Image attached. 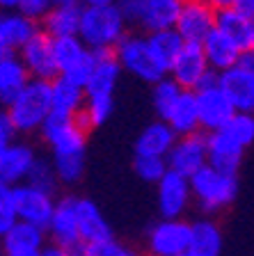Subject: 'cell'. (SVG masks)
Segmentation results:
<instances>
[{
  "instance_id": "obj_1",
  "label": "cell",
  "mask_w": 254,
  "mask_h": 256,
  "mask_svg": "<svg viewBox=\"0 0 254 256\" xmlns=\"http://www.w3.org/2000/svg\"><path fill=\"white\" fill-rule=\"evenodd\" d=\"M5 112L19 133H30L35 128H42L48 114L53 112V82L32 78L30 85L7 106Z\"/></svg>"
},
{
  "instance_id": "obj_2",
  "label": "cell",
  "mask_w": 254,
  "mask_h": 256,
  "mask_svg": "<svg viewBox=\"0 0 254 256\" xmlns=\"http://www.w3.org/2000/svg\"><path fill=\"white\" fill-rule=\"evenodd\" d=\"M78 37L92 50H115L117 44L126 37V18L117 5L108 7H83Z\"/></svg>"
},
{
  "instance_id": "obj_3",
  "label": "cell",
  "mask_w": 254,
  "mask_h": 256,
  "mask_svg": "<svg viewBox=\"0 0 254 256\" xmlns=\"http://www.w3.org/2000/svg\"><path fill=\"white\" fill-rule=\"evenodd\" d=\"M115 55L124 71H128L131 76L144 80V82L156 85V82H160V80H165L169 76L167 66L154 55L147 37L126 34L122 42L117 44Z\"/></svg>"
},
{
  "instance_id": "obj_4",
  "label": "cell",
  "mask_w": 254,
  "mask_h": 256,
  "mask_svg": "<svg viewBox=\"0 0 254 256\" xmlns=\"http://www.w3.org/2000/svg\"><path fill=\"white\" fill-rule=\"evenodd\" d=\"M190 186L192 194L199 199L201 210L206 213H215L220 208L229 206L238 194V178L233 174H222L213 170L211 165L197 172L190 178Z\"/></svg>"
},
{
  "instance_id": "obj_5",
  "label": "cell",
  "mask_w": 254,
  "mask_h": 256,
  "mask_svg": "<svg viewBox=\"0 0 254 256\" xmlns=\"http://www.w3.org/2000/svg\"><path fill=\"white\" fill-rule=\"evenodd\" d=\"M39 130H42V138L53 146V156L85 154L87 128L80 124L78 114H64V112L53 110Z\"/></svg>"
},
{
  "instance_id": "obj_6",
  "label": "cell",
  "mask_w": 254,
  "mask_h": 256,
  "mask_svg": "<svg viewBox=\"0 0 254 256\" xmlns=\"http://www.w3.org/2000/svg\"><path fill=\"white\" fill-rule=\"evenodd\" d=\"M197 103H199V117H201V128H206L208 133L213 130H222L236 114V106L227 96V92L220 85V74L213 71L204 85L195 92Z\"/></svg>"
},
{
  "instance_id": "obj_7",
  "label": "cell",
  "mask_w": 254,
  "mask_h": 256,
  "mask_svg": "<svg viewBox=\"0 0 254 256\" xmlns=\"http://www.w3.org/2000/svg\"><path fill=\"white\" fill-rule=\"evenodd\" d=\"M19 58L23 60V64H26V69L30 71L32 78L48 80V82H53L55 78H60L58 60H55V39L51 34H46L44 30H39L23 46Z\"/></svg>"
},
{
  "instance_id": "obj_8",
  "label": "cell",
  "mask_w": 254,
  "mask_h": 256,
  "mask_svg": "<svg viewBox=\"0 0 254 256\" xmlns=\"http://www.w3.org/2000/svg\"><path fill=\"white\" fill-rule=\"evenodd\" d=\"M217 12L206 0H183L176 30L185 44H204L206 37L215 30Z\"/></svg>"
},
{
  "instance_id": "obj_9",
  "label": "cell",
  "mask_w": 254,
  "mask_h": 256,
  "mask_svg": "<svg viewBox=\"0 0 254 256\" xmlns=\"http://www.w3.org/2000/svg\"><path fill=\"white\" fill-rule=\"evenodd\" d=\"M211 74L213 69L208 64L201 44H185L183 50L176 58V62L169 69V78H174L183 90H190V92L199 90L204 85V80Z\"/></svg>"
},
{
  "instance_id": "obj_10",
  "label": "cell",
  "mask_w": 254,
  "mask_h": 256,
  "mask_svg": "<svg viewBox=\"0 0 254 256\" xmlns=\"http://www.w3.org/2000/svg\"><path fill=\"white\" fill-rule=\"evenodd\" d=\"M167 165H169V170L176 172V174H183V176H188V178H192L197 172L208 165L206 135L192 133V135L179 138L167 156Z\"/></svg>"
},
{
  "instance_id": "obj_11",
  "label": "cell",
  "mask_w": 254,
  "mask_h": 256,
  "mask_svg": "<svg viewBox=\"0 0 254 256\" xmlns=\"http://www.w3.org/2000/svg\"><path fill=\"white\" fill-rule=\"evenodd\" d=\"M14 202H16V213H19L21 222H30L44 231L51 229L58 204H53L48 192L37 190L32 186H14Z\"/></svg>"
},
{
  "instance_id": "obj_12",
  "label": "cell",
  "mask_w": 254,
  "mask_h": 256,
  "mask_svg": "<svg viewBox=\"0 0 254 256\" xmlns=\"http://www.w3.org/2000/svg\"><path fill=\"white\" fill-rule=\"evenodd\" d=\"M192 245V224L181 220H163L149 231V247L154 256H181Z\"/></svg>"
},
{
  "instance_id": "obj_13",
  "label": "cell",
  "mask_w": 254,
  "mask_h": 256,
  "mask_svg": "<svg viewBox=\"0 0 254 256\" xmlns=\"http://www.w3.org/2000/svg\"><path fill=\"white\" fill-rule=\"evenodd\" d=\"M192 194L190 178L169 170L158 183V210L163 220H176L185 210Z\"/></svg>"
},
{
  "instance_id": "obj_14",
  "label": "cell",
  "mask_w": 254,
  "mask_h": 256,
  "mask_svg": "<svg viewBox=\"0 0 254 256\" xmlns=\"http://www.w3.org/2000/svg\"><path fill=\"white\" fill-rule=\"evenodd\" d=\"M39 32L37 21L23 12H5L0 16V53H21L23 46Z\"/></svg>"
},
{
  "instance_id": "obj_15",
  "label": "cell",
  "mask_w": 254,
  "mask_h": 256,
  "mask_svg": "<svg viewBox=\"0 0 254 256\" xmlns=\"http://www.w3.org/2000/svg\"><path fill=\"white\" fill-rule=\"evenodd\" d=\"M206 146H208V165L213 170L222 172V174H233L238 172L240 162H243L245 146H240L233 138H229L224 130H213L206 135Z\"/></svg>"
},
{
  "instance_id": "obj_16",
  "label": "cell",
  "mask_w": 254,
  "mask_h": 256,
  "mask_svg": "<svg viewBox=\"0 0 254 256\" xmlns=\"http://www.w3.org/2000/svg\"><path fill=\"white\" fill-rule=\"evenodd\" d=\"M220 85L236 106V110L254 114V71L236 64L233 69L220 74Z\"/></svg>"
},
{
  "instance_id": "obj_17",
  "label": "cell",
  "mask_w": 254,
  "mask_h": 256,
  "mask_svg": "<svg viewBox=\"0 0 254 256\" xmlns=\"http://www.w3.org/2000/svg\"><path fill=\"white\" fill-rule=\"evenodd\" d=\"M119 74H122V64L117 60L115 50H110V48L94 50V71H92V78L87 82V87H85L87 96H101V94L112 96Z\"/></svg>"
},
{
  "instance_id": "obj_18",
  "label": "cell",
  "mask_w": 254,
  "mask_h": 256,
  "mask_svg": "<svg viewBox=\"0 0 254 256\" xmlns=\"http://www.w3.org/2000/svg\"><path fill=\"white\" fill-rule=\"evenodd\" d=\"M35 162H37V158L26 144L14 142L5 149H0V181H3V186H14L21 178H28Z\"/></svg>"
},
{
  "instance_id": "obj_19",
  "label": "cell",
  "mask_w": 254,
  "mask_h": 256,
  "mask_svg": "<svg viewBox=\"0 0 254 256\" xmlns=\"http://www.w3.org/2000/svg\"><path fill=\"white\" fill-rule=\"evenodd\" d=\"M201 46H204L206 60L215 74H222V71H227V69H233L245 53L238 44L231 42V39H229L227 34H222L220 30H213Z\"/></svg>"
},
{
  "instance_id": "obj_20",
  "label": "cell",
  "mask_w": 254,
  "mask_h": 256,
  "mask_svg": "<svg viewBox=\"0 0 254 256\" xmlns=\"http://www.w3.org/2000/svg\"><path fill=\"white\" fill-rule=\"evenodd\" d=\"M51 236L53 242L67 247L80 238V224H78V199L64 197L62 202H58L53 213V222H51Z\"/></svg>"
},
{
  "instance_id": "obj_21",
  "label": "cell",
  "mask_w": 254,
  "mask_h": 256,
  "mask_svg": "<svg viewBox=\"0 0 254 256\" xmlns=\"http://www.w3.org/2000/svg\"><path fill=\"white\" fill-rule=\"evenodd\" d=\"M176 140H179V135L174 133V128L167 122L158 119V122L149 124L140 133L138 142H135V156H160V158H167L172 146L176 144Z\"/></svg>"
},
{
  "instance_id": "obj_22",
  "label": "cell",
  "mask_w": 254,
  "mask_h": 256,
  "mask_svg": "<svg viewBox=\"0 0 254 256\" xmlns=\"http://www.w3.org/2000/svg\"><path fill=\"white\" fill-rule=\"evenodd\" d=\"M30 71L26 69V64L19 55L0 58V101H3V106H10L30 85Z\"/></svg>"
},
{
  "instance_id": "obj_23",
  "label": "cell",
  "mask_w": 254,
  "mask_h": 256,
  "mask_svg": "<svg viewBox=\"0 0 254 256\" xmlns=\"http://www.w3.org/2000/svg\"><path fill=\"white\" fill-rule=\"evenodd\" d=\"M78 224H80V238L85 242H108L115 240L110 224L101 215L94 202L90 199H78Z\"/></svg>"
},
{
  "instance_id": "obj_24",
  "label": "cell",
  "mask_w": 254,
  "mask_h": 256,
  "mask_svg": "<svg viewBox=\"0 0 254 256\" xmlns=\"http://www.w3.org/2000/svg\"><path fill=\"white\" fill-rule=\"evenodd\" d=\"M167 124L174 128V133L179 138L183 135L197 133V128H201V117H199V103H197V94L190 90H185L181 94L179 103L174 106L172 114L167 117Z\"/></svg>"
},
{
  "instance_id": "obj_25",
  "label": "cell",
  "mask_w": 254,
  "mask_h": 256,
  "mask_svg": "<svg viewBox=\"0 0 254 256\" xmlns=\"http://www.w3.org/2000/svg\"><path fill=\"white\" fill-rule=\"evenodd\" d=\"M252 28H254V21L247 18L245 14H240L236 7L217 12L215 30L227 34V37L231 39V42L238 44L243 50H249V44H252Z\"/></svg>"
},
{
  "instance_id": "obj_26",
  "label": "cell",
  "mask_w": 254,
  "mask_h": 256,
  "mask_svg": "<svg viewBox=\"0 0 254 256\" xmlns=\"http://www.w3.org/2000/svg\"><path fill=\"white\" fill-rule=\"evenodd\" d=\"M80 21H83V7H58L48 12L44 18V32L51 34L53 39L62 37H78Z\"/></svg>"
},
{
  "instance_id": "obj_27",
  "label": "cell",
  "mask_w": 254,
  "mask_h": 256,
  "mask_svg": "<svg viewBox=\"0 0 254 256\" xmlns=\"http://www.w3.org/2000/svg\"><path fill=\"white\" fill-rule=\"evenodd\" d=\"M85 103H87L85 87L76 85L74 80L64 78V76L53 80V110L55 112L78 114V112H83Z\"/></svg>"
},
{
  "instance_id": "obj_28",
  "label": "cell",
  "mask_w": 254,
  "mask_h": 256,
  "mask_svg": "<svg viewBox=\"0 0 254 256\" xmlns=\"http://www.w3.org/2000/svg\"><path fill=\"white\" fill-rule=\"evenodd\" d=\"M181 5H183V0H149L142 26L149 32L174 30L176 23H179Z\"/></svg>"
},
{
  "instance_id": "obj_29",
  "label": "cell",
  "mask_w": 254,
  "mask_h": 256,
  "mask_svg": "<svg viewBox=\"0 0 254 256\" xmlns=\"http://www.w3.org/2000/svg\"><path fill=\"white\" fill-rule=\"evenodd\" d=\"M5 254L10 252H23V250H44V229L35 226L30 222H19L3 236Z\"/></svg>"
},
{
  "instance_id": "obj_30",
  "label": "cell",
  "mask_w": 254,
  "mask_h": 256,
  "mask_svg": "<svg viewBox=\"0 0 254 256\" xmlns=\"http://www.w3.org/2000/svg\"><path fill=\"white\" fill-rule=\"evenodd\" d=\"M149 46L154 50V55L160 60V62L167 66V71L172 69V64L176 62L179 53L183 50L185 42L179 34V30H158V32H149Z\"/></svg>"
},
{
  "instance_id": "obj_31",
  "label": "cell",
  "mask_w": 254,
  "mask_h": 256,
  "mask_svg": "<svg viewBox=\"0 0 254 256\" xmlns=\"http://www.w3.org/2000/svg\"><path fill=\"white\" fill-rule=\"evenodd\" d=\"M192 252L199 256H220L222 252V236L213 222L208 220H199L192 224Z\"/></svg>"
},
{
  "instance_id": "obj_32",
  "label": "cell",
  "mask_w": 254,
  "mask_h": 256,
  "mask_svg": "<svg viewBox=\"0 0 254 256\" xmlns=\"http://www.w3.org/2000/svg\"><path fill=\"white\" fill-rule=\"evenodd\" d=\"M183 92H185L183 87H181L174 78H169V76L165 80H160V82H156L151 101H154V110H156V114H158V119L167 122V117L172 114V110H174V106L179 103Z\"/></svg>"
},
{
  "instance_id": "obj_33",
  "label": "cell",
  "mask_w": 254,
  "mask_h": 256,
  "mask_svg": "<svg viewBox=\"0 0 254 256\" xmlns=\"http://www.w3.org/2000/svg\"><path fill=\"white\" fill-rule=\"evenodd\" d=\"M112 110H115V101L112 96L101 94V96H87V103H85L83 112H78V119L87 130L96 128L101 124H106L110 119Z\"/></svg>"
},
{
  "instance_id": "obj_34",
  "label": "cell",
  "mask_w": 254,
  "mask_h": 256,
  "mask_svg": "<svg viewBox=\"0 0 254 256\" xmlns=\"http://www.w3.org/2000/svg\"><path fill=\"white\" fill-rule=\"evenodd\" d=\"M135 174L147 183H156L158 186L165 178V174L169 172L167 158H160V156H135Z\"/></svg>"
},
{
  "instance_id": "obj_35",
  "label": "cell",
  "mask_w": 254,
  "mask_h": 256,
  "mask_svg": "<svg viewBox=\"0 0 254 256\" xmlns=\"http://www.w3.org/2000/svg\"><path fill=\"white\" fill-rule=\"evenodd\" d=\"M229 138H233L240 146H249L254 142V114L249 112H236L233 119L222 128Z\"/></svg>"
},
{
  "instance_id": "obj_36",
  "label": "cell",
  "mask_w": 254,
  "mask_h": 256,
  "mask_svg": "<svg viewBox=\"0 0 254 256\" xmlns=\"http://www.w3.org/2000/svg\"><path fill=\"white\" fill-rule=\"evenodd\" d=\"M58 170H55V165H51L48 160H39L32 165L30 174H28V186L37 188V190H44L48 192V194H53L55 190V181H58Z\"/></svg>"
},
{
  "instance_id": "obj_37",
  "label": "cell",
  "mask_w": 254,
  "mask_h": 256,
  "mask_svg": "<svg viewBox=\"0 0 254 256\" xmlns=\"http://www.w3.org/2000/svg\"><path fill=\"white\" fill-rule=\"evenodd\" d=\"M53 165L58 170V176L64 183H76L83 176V170H85V154L53 156Z\"/></svg>"
},
{
  "instance_id": "obj_38",
  "label": "cell",
  "mask_w": 254,
  "mask_h": 256,
  "mask_svg": "<svg viewBox=\"0 0 254 256\" xmlns=\"http://www.w3.org/2000/svg\"><path fill=\"white\" fill-rule=\"evenodd\" d=\"M16 222L19 213L14 202V186H0V234L5 236Z\"/></svg>"
},
{
  "instance_id": "obj_39",
  "label": "cell",
  "mask_w": 254,
  "mask_h": 256,
  "mask_svg": "<svg viewBox=\"0 0 254 256\" xmlns=\"http://www.w3.org/2000/svg\"><path fill=\"white\" fill-rule=\"evenodd\" d=\"M117 7L124 14L126 23H144L149 0H117Z\"/></svg>"
},
{
  "instance_id": "obj_40",
  "label": "cell",
  "mask_w": 254,
  "mask_h": 256,
  "mask_svg": "<svg viewBox=\"0 0 254 256\" xmlns=\"http://www.w3.org/2000/svg\"><path fill=\"white\" fill-rule=\"evenodd\" d=\"M53 7H55V0H23L19 12H23V14L35 18V21H39V18L44 21Z\"/></svg>"
},
{
  "instance_id": "obj_41",
  "label": "cell",
  "mask_w": 254,
  "mask_h": 256,
  "mask_svg": "<svg viewBox=\"0 0 254 256\" xmlns=\"http://www.w3.org/2000/svg\"><path fill=\"white\" fill-rule=\"evenodd\" d=\"M124 247H119L115 240L108 242H87V256H122Z\"/></svg>"
},
{
  "instance_id": "obj_42",
  "label": "cell",
  "mask_w": 254,
  "mask_h": 256,
  "mask_svg": "<svg viewBox=\"0 0 254 256\" xmlns=\"http://www.w3.org/2000/svg\"><path fill=\"white\" fill-rule=\"evenodd\" d=\"M16 133H19V130H16V126L12 124L10 114H7V112H3V114H0V149H5V146L14 144L12 140H14Z\"/></svg>"
},
{
  "instance_id": "obj_43",
  "label": "cell",
  "mask_w": 254,
  "mask_h": 256,
  "mask_svg": "<svg viewBox=\"0 0 254 256\" xmlns=\"http://www.w3.org/2000/svg\"><path fill=\"white\" fill-rule=\"evenodd\" d=\"M64 250H67L69 256H87V242H85V240H76V242L67 245Z\"/></svg>"
},
{
  "instance_id": "obj_44",
  "label": "cell",
  "mask_w": 254,
  "mask_h": 256,
  "mask_svg": "<svg viewBox=\"0 0 254 256\" xmlns=\"http://www.w3.org/2000/svg\"><path fill=\"white\" fill-rule=\"evenodd\" d=\"M233 7H236L240 14H245L247 18H252V21H254V0H238Z\"/></svg>"
},
{
  "instance_id": "obj_45",
  "label": "cell",
  "mask_w": 254,
  "mask_h": 256,
  "mask_svg": "<svg viewBox=\"0 0 254 256\" xmlns=\"http://www.w3.org/2000/svg\"><path fill=\"white\" fill-rule=\"evenodd\" d=\"M42 256H69V254H67V250H64L62 245L53 242V245L44 247V250H42Z\"/></svg>"
},
{
  "instance_id": "obj_46",
  "label": "cell",
  "mask_w": 254,
  "mask_h": 256,
  "mask_svg": "<svg viewBox=\"0 0 254 256\" xmlns=\"http://www.w3.org/2000/svg\"><path fill=\"white\" fill-rule=\"evenodd\" d=\"M208 5L213 7L215 12H220V10H229V7H233L238 0H206Z\"/></svg>"
},
{
  "instance_id": "obj_47",
  "label": "cell",
  "mask_w": 254,
  "mask_h": 256,
  "mask_svg": "<svg viewBox=\"0 0 254 256\" xmlns=\"http://www.w3.org/2000/svg\"><path fill=\"white\" fill-rule=\"evenodd\" d=\"M83 7H108V5H117V0H80Z\"/></svg>"
},
{
  "instance_id": "obj_48",
  "label": "cell",
  "mask_w": 254,
  "mask_h": 256,
  "mask_svg": "<svg viewBox=\"0 0 254 256\" xmlns=\"http://www.w3.org/2000/svg\"><path fill=\"white\" fill-rule=\"evenodd\" d=\"M240 66H245V69H249V71H254V50H245L243 53V58H240Z\"/></svg>"
},
{
  "instance_id": "obj_49",
  "label": "cell",
  "mask_w": 254,
  "mask_h": 256,
  "mask_svg": "<svg viewBox=\"0 0 254 256\" xmlns=\"http://www.w3.org/2000/svg\"><path fill=\"white\" fill-rule=\"evenodd\" d=\"M21 2H23V0H0L3 10H7V12H16L19 7H21Z\"/></svg>"
},
{
  "instance_id": "obj_50",
  "label": "cell",
  "mask_w": 254,
  "mask_h": 256,
  "mask_svg": "<svg viewBox=\"0 0 254 256\" xmlns=\"http://www.w3.org/2000/svg\"><path fill=\"white\" fill-rule=\"evenodd\" d=\"M7 256H42V250H23V252H10Z\"/></svg>"
},
{
  "instance_id": "obj_51",
  "label": "cell",
  "mask_w": 254,
  "mask_h": 256,
  "mask_svg": "<svg viewBox=\"0 0 254 256\" xmlns=\"http://www.w3.org/2000/svg\"><path fill=\"white\" fill-rule=\"evenodd\" d=\"M55 5L58 7H78L80 0H55Z\"/></svg>"
},
{
  "instance_id": "obj_52",
  "label": "cell",
  "mask_w": 254,
  "mask_h": 256,
  "mask_svg": "<svg viewBox=\"0 0 254 256\" xmlns=\"http://www.w3.org/2000/svg\"><path fill=\"white\" fill-rule=\"evenodd\" d=\"M122 256H138V254H135V252H133V250H126V247H124Z\"/></svg>"
},
{
  "instance_id": "obj_53",
  "label": "cell",
  "mask_w": 254,
  "mask_h": 256,
  "mask_svg": "<svg viewBox=\"0 0 254 256\" xmlns=\"http://www.w3.org/2000/svg\"><path fill=\"white\" fill-rule=\"evenodd\" d=\"M181 256H199V254H197V252H192V250H188V252H183Z\"/></svg>"
},
{
  "instance_id": "obj_54",
  "label": "cell",
  "mask_w": 254,
  "mask_h": 256,
  "mask_svg": "<svg viewBox=\"0 0 254 256\" xmlns=\"http://www.w3.org/2000/svg\"><path fill=\"white\" fill-rule=\"evenodd\" d=\"M249 50H254V28H252V44H249Z\"/></svg>"
}]
</instances>
